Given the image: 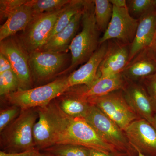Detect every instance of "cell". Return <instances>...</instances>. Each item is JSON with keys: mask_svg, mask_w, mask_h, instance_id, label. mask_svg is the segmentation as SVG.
Instances as JSON below:
<instances>
[{"mask_svg": "<svg viewBox=\"0 0 156 156\" xmlns=\"http://www.w3.org/2000/svg\"><path fill=\"white\" fill-rule=\"evenodd\" d=\"M12 69V66L9 59L0 53V73Z\"/></svg>", "mask_w": 156, "mask_h": 156, "instance_id": "32", "label": "cell"}, {"mask_svg": "<svg viewBox=\"0 0 156 156\" xmlns=\"http://www.w3.org/2000/svg\"><path fill=\"white\" fill-rule=\"evenodd\" d=\"M66 6L57 11L34 15L30 23L18 37L29 54L39 51L46 44L56 20Z\"/></svg>", "mask_w": 156, "mask_h": 156, "instance_id": "5", "label": "cell"}, {"mask_svg": "<svg viewBox=\"0 0 156 156\" xmlns=\"http://www.w3.org/2000/svg\"><path fill=\"white\" fill-rule=\"evenodd\" d=\"M151 125H152L153 126L154 128L156 130V115H155L154 117L153 121Z\"/></svg>", "mask_w": 156, "mask_h": 156, "instance_id": "36", "label": "cell"}, {"mask_svg": "<svg viewBox=\"0 0 156 156\" xmlns=\"http://www.w3.org/2000/svg\"><path fill=\"white\" fill-rule=\"evenodd\" d=\"M40 156H54L53 155L50 154H48V153H41V155Z\"/></svg>", "mask_w": 156, "mask_h": 156, "instance_id": "37", "label": "cell"}, {"mask_svg": "<svg viewBox=\"0 0 156 156\" xmlns=\"http://www.w3.org/2000/svg\"><path fill=\"white\" fill-rule=\"evenodd\" d=\"M112 154L105 153L97 150L90 149L89 156H112Z\"/></svg>", "mask_w": 156, "mask_h": 156, "instance_id": "34", "label": "cell"}, {"mask_svg": "<svg viewBox=\"0 0 156 156\" xmlns=\"http://www.w3.org/2000/svg\"><path fill=\"white\" fill-rule=\"evenodd\" d=\"M138 20V25L134 41L130 45L129 62L143 50L150 48L156 27V8Z\"/></svg>", "mask_w": 156, "mask_h": 156, "instance_id": "16", "label": "cell"}, {"mask_svg": "<svg viewBox=\"0 0 156 156\" xmlns=\"http://www.w3.org/2000/svg\"><path fill=\"white\" fill-rule=\"evenodd\" d=\"M84 119L101 139L117 150L127 152L130 151L131 146L124 131L94 105L90 104Z\"/></svg>", "mask_w": 156, "mask_h": 156, "instance_id": "6", "label": "cell"}, {"mask_svg": "<svg viewBox=\"0 0 156 156\" xmlns=\"http://www.w3.org/2000/svg\"><path fill=\"white\" fill-rule=\"evenodd\" d=\"M85 2L86 1L83 0H72L69 4L66 6L64 11L60 14L56 20L48 41L55 35L65 28L69 24L75 15L83 11Z\"/></svg>", "mask_w": 156, "mask_h": 156, "instance_id": "22", "label": "cell"}, {"mask_svg": "<svg viewBox=\"0 0 156 156\" xmlns=\"http://www.w3.org/2000/svg\"><path fill=\"white\" fill-rule=\"evenodd\" d=\"M66 59L65 53L35 51L29 54L31 72L38 80H48L59 74Z\"/></svg>", "mask_w": 156, "mask_h": 156, "instance_id": "13", "label": "cell"}, {"mask_svg": "<svg viewBox=\"0 0 156 156\" xmlns=\"http://www.w3.org/2000/svg\"><path fill=\"white\" fill-rule=\"evenodd\" d=\"M110 2L115 7L119 8H128L126 0H110Z\"/></svg>", "mask_w": 156, "mask_h": 156, "instance_id": "33", "label": "cell"}, {"mask_svg": "<svg viewBox=\"0 0 156 156\" xmlns=\"http://www.w3.org/2000/svg\"><path fill=\"white\" fill-rule=\"evenodd\" d=\"M154 3H155V7L156 8V0H154Z\"/></svg>", "mask_w": 156, "mask_h": 156, "instance_id": "39", "label": "cell"}, {"mask_svg": "<svg viewBox=\"0 0 156 156\" xmlns=\"http://www.w3.org/2000/svg\"><path fill=\"white\" fill-rule=\"evenodd\" d=\"M88 102L97 107L123 131L132 122L140 119L128 105L123 92L119 90L92 98Z\"/></svg>", "mask_w": 156, "mask_h": 156, "instance_id": "8", "label": "cell"}, {"mask_svg": "<svg viewBox=\"0 0 156 156\" xmlns=\"http://www.w3.org/2000/svg\"><path fill=\"white\" fill-rule=\"evenodd\" d=\"M69 88L68 76L63 77L44 86L26 90L19 89L6 96L12 105L22 110L28 109L48 105Z\"/></svg>", "mask_w": 156, "mask_h": 156, "instance_id": "4", "label": "cell"}, {"mask_svg": "<svg viewBox=\"0 0 156 156\" xmlns=\"http://www.w3.org/2000/svg\"><path fill=\"white\" fill-rule=\"evenodd\" d=\"M90 149L72 144H61L53 146L45 150L54 156H89Z\"/></svg>", "mask_w": 156, "mask_h": 156, "instance_id": "25", "label": "cell"}, {"mask_svg": "<svg viewBox=\"0 0 156 156\" xmlns=\"http://www.w3.org/2000/svg\"><path fill=\"white\" fill-rule=\"evenodd\" d=\"M156 73V57L150 48L143 50L129 62L122 73L131 81L143 79Z\"/></svg>", "mask_w": 156, "mask_h": 156, "instance_id": "17", "label": "cell"}, {"mask_svg": "<svg viewBox=\"0 0 156 156\" xmlns=\"http://www.w3.org/2000/svg\"><path fill=\"white\" fill-rule=\"evenodd\" d=\"M38 118L37 108L22 110L18 117L1 133V146L5 152H18L36 148L33 131Z\"/></svg>", "mask_w": 156, "mask_h": 156, "instance_id": "3", "label": "cell"}, {"mask_svg": "<svg viewBox=\"0 0 156 156\" xmlns=\"http://www.w3.org/2000/svg\"><path fill=\"white\" fill-rule=\"evenodd\" d=\"M56 103L52 101L48 105L37 108L38 118L34 128L36 148L45 150L53 146L56 130Z\"/></svg>", "mask_w": 156, "mask_h": 156, "instance_id": "11", "label": "cell"}, {"mask_svg": "<svg viewBox=\"0 0 156 156\" xmlns=\"http://www.w3.org/2000/svg\"><path fill=\"white\" fill-rule=\"evenodd\" d=\"M142 86L150 98L154 112L156 115V73L142 80Z\"/></svg>", "mask_w": 156, "mask_h": 156, "instance_id": "30", "label": "cell"}, {"mask_svg": "<svg viewBox=\"0 0 156 156\" xmlns=\"http://www.w3.org/2000/svg\"><path fill=\"white\" fill-rule=\"evenodd\" d=\"M150 48L152 52L154 53V55L156 57V27L153 40V41L152 42L151 44Z\"/></svg>", "mask_w": 156, "mask_h": 156, "instance_id": "35", "label": "cell"}, {"mask_svg": "<svg viewBox=\"0 0 156 156\" xmlns=\"http://www.w3.org/2000/svg\"><path fill=\"white\" fill-rule=\"evenodd\" d=\"M72 0H26V5L30 7L34 15L52 12L64 8Z\"/></svg>", "mask_w": 156, "mask_h": 156, "instance_id": "24", "label": "cell"}, {"mask_svg": "<svg viewBox=\"0 0 156 156\" xmlns=\"http://www.w3.org/2000/svg\"><path fill=\"white\" fill-rule=\"evenodd\" d=\"M131 147L147 156H156V130L144 119L131 123L124 130Z\"/></svg>", "mask_w": 156, "mask_h": 156, "instance_id": "10", "label": "cell"}, {"mask_svg": "<svg viewBox=\"0 0 156 156\" xmlns=\"http://www.w3.org/2000/svg\"><path fill=\"white\" fill-rule=\"evenodd\" d=\"M137 153H138V156H147L144 155L143 154L141 153H140V152H137Z\"/></svg>", "mask_w": 156, "mask_h": 156, "instance_id": "38", "label": "cell"}, {"mask_svg": "<svg viewBox=\"0 0 156 156\" xmlns=\"http://www.w3.org/2000/svg\"><path fill=\"white\" fill-rule=\"evenodd\" d=\"M55 145L72 144L113 154L116 149L101 138L84 119L69 117L62 112L59 122Z\"/></svg>", "mask_w": 156, "mask_h": 156, "instance_id": "1", "label": "cell"}, {"mask_svg": "<svg viewBox=\"0 0 156 156\" xmlns=\"http://www.w3.org/2000/svg\"><path fill=\"white\" fill-rule=\"evenodd\" d=\"M20 89L19 80L13 70L0 73V95H7Z\"/></svg>", "mask_w": 156, "mask_h": 156, "instance_id": "26", "label": "cell"}, {"mask_svg": "<svg viewBox=\"0 0 156 156\" xmlns=\"http://www.w3.org/2000/svg\"><path fill=\"white\" fill-rule=\"evenodd\" d=\"M95 21L99 31L104 33L111 20L113 5L108 0H95Z\"/></svg>", "mask_w": 156, "mask_h": 156, "instance_id": "23", "label": "cell"}, {"mask_svg": "<svg viewBox=\"0 0 156 156\" xmlns=\"http://www.w3.org/2000/svg\"><path fill=\"white\" fill-rule=\"evenodd\" d=\"M108 41L104 42L99 47L92 56L77 69L68 76L70 88L79 85L89 87L98 78V68L107 50Z\"/></svg>", "mask_w": 156, "mask_h": 156, "instance_id": "15", "label": "cell"}, {"mask_svg": "<svg viewBox=\"0 0 156 156\" xmlns=\"http://www.w3.org/2000/svg\"><path fill=\"white\" fill-rule=\"evenodd\" d=\"M126 80L122 92L126 101L140 119L147 120L151 124L155 114L147 92L142 85L126 78Z\"/></svg>", "mask_w": 156, "mask_h": 156, "instance_id": "14", "label": "cell"}, {"mask_svg": "<svg viewBox=\"0 0 156 156\" xmlns=\"http://www.w3.org/2000/svg\"><path fill=\"white\" fill-rule=\"evenodd\" d=\"M138 25V20L132 17L128 8L113 6L111 20L102 37L99 44L111 40H117L126 44L131 45L134 41Z\"/></svg>", "mask_w": 156, "mask_h": 156, "instance_id": "9", "label": "cell"}, {"mask_svg": "<svg viewBox=\"0 0 156 156\" xmlns=\"http://www.w3.org/2000/svg\"><path fill=\"white\" fill-rule=\"evenodd\" d=\"M130 47L117 40L108 41L107 50L98 72V78L122 74L129 62Z\"/></svg>", "mask_w": 156, "mask_h": 156, "instance_id": "12", "label": "cell"}, {"mask_svg": "<svg viewBox=\"0 0 156 156\" xmlns=\"http://www.w3.org/2000/svg\"><path fill=\"white\" fill-rule=\"evenodd\" d=\"M41 153L37 149L18 152H8L1 151L0 156H40Z\"/></svg>", "mask_w": 156, "mask_h": 156, "instance_id": "31", "label": "cell"}, {"mask_svg": "<svg viewBox=\"0 0 156 156\" xmlns=\"http://www.w3.org/2000/svg\"><path fill=\"white\" fill-rule=\"evenodd\" d=\"M126 83L122 74L106 77H99L89 87L74 93L83 100L88 101L92 98L104 96L112 92L122 90Z\"/></svg>", "mask_w": 156, "mask_h": 156, "instance_id": "18", "label": "cell"}, {"mask_svg": "<svg viewBox=\"0 0 156 156\" xmlns=\"http://www.w3.org/2000/svg\"><path fill=\"white\" fill-rule=\"evenodd\" d=\"M62 111L73 118L84 119L87 115L90 103L78 97L74 94L62 98L58 103Z\"/></svg>", "mask_w": 156, "mask_h": 156, "instance_id": "21", "label": "cell"}, {"mask_svg": "<svg viewBox=\"0 0 156 156\" xmlns=\"http://www.w3.org/2000/svg\"><path fill=\"white\" fill-rule=\"evenodd\" d=\"M127 7L131 16L140 17L156 8L154 0H129Z\"/></svg>", "mask_w": 156, "mask_h": 156, "instance_id": "27", "label": "cell"}, {"mask_svg": "<svg viewBox=\"0 0 156 156\" xmlns=\"http://www.w3.org/2000/svg\"><path fill=\"white\" fill-rule=\"evenodd\" d=\"M32 9L25 4L20 6L6 20L0 27V41L24 30L34 17Z\"/></svg>", "mask_w": 156, "mask_h": 156, "instance_id": "20", "label": "cell"}, {"mask_svg": "<svg viewBox=\"0 0 156 156\" xmlns=\"http://www.w3.org/2000/svg\"><path fill=\"white\" fill-rule=\"evenodd\" d=\"M81 23L82 30L76 36L69 46L71 63L59 74L69 72L80 65L86 63L100 45L99 30L95 21L93 1H86Z\"/></svg>", "mask_w": 156, "mask_h": 156, "instance_id": "2", "label": "cell"}, {"mask_svg": "<svg viewBox=\"0 0 156 156\" xmlns=\"http://www.w3.org/2000/svg\"><path fill=\"white\" fill-rule=\"evenodd\" d=\"M22 109L16 105L1 109L0 111V132H2L11 124L21 113Z\"/></svg>", "mask_w": 156, "mask_h": 156, "instance_id": "28", "label": "cell"}, {"mask_svg": "<svg viewBox=\"0 0 156 156\" xmlns=\"http://www.w3.org/2000/svg\"><path fill=\"white\" fill-rule=\"evenodd\" d=\"M26 0H1L0 16L1 20H7L20 6L25 4Z\"/></svg>", "mask_w": 156, "mask_h": 156, "instance_id": "29", "label": "cell"}, {"mask_svg": "<svg viewBox=\"0 0 156 156\" xmlns=\"http://www.w3.org/2000/svg\"><path fill=\"white\" fill-rule=\"evenodd\" d=\"M83 10L75 15L65 28L55 35L39 51L65 53L69 50L70 45L80 27Z\"/></svg>", "mask_w": 156, "mask_h": 156, "instance_id": "19", "label": "cell"}, {"mask_svg": "<svg viewBox=\"0 0 156 156\" xmlns=\"http://www.w3.org/2000/svg\"><path fill=\"white\" fill-rule=\"evenodd\" d=\"M0 53L9 59L19 80L20 89H31L33 80L29 63V54L18 37H11L1 41Z\"/></svg>", "mask_w": 156, "mask_h": 156, "instance_id": "7", "label": "cell"}]
</instances>
